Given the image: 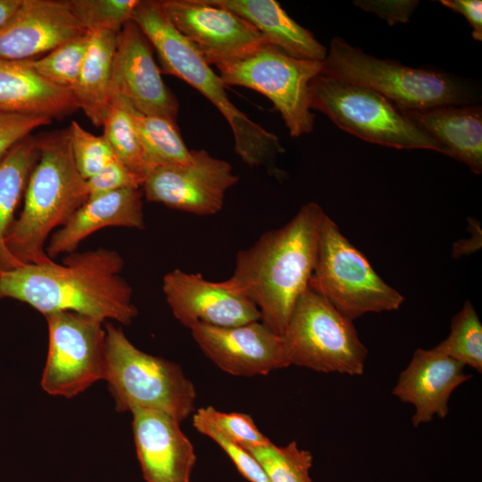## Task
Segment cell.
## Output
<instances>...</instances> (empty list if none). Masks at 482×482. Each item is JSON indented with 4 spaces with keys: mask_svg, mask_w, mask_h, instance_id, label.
<instances>
[{
    "mask_svg": "<svg viewBox=\"0 0 482 482\" xmlns=\"http://www.w3.org/2000/svg\"><path fill=\"white\" fill-rule=\"evenodd\" d=\"M123 267L121 255L104 247L69 253L62 263L22 264L0 274V299L25 303L44 316L73 312L129 325L138 311Z\"/></svg>",
    "mask_w": 482,
    "mask_h": 482,
    "instance_id": "6da1fadb",
    "label": "cell"
},
{
    "mask_svg": "<svg viewBox=\"0 0 482 482\" xmlns=\"http://www.w3.org/2000/svg\"><path fill=\"white\" fill-rule=\"evenodd\" d=\"M325 214L318 204H304L287 223L237 254L229 280L257 307L261 322L279 336L309 286Z\"/></svg>",
    "mask_w": 482,
    "mask_h": 482,
    "instance_id": "7a4b0ae2",
    "label": "cell"
},
{
    "mask_svg": "<svg viewBox=\"0 0 482 482\" xmlns=\"http://www.w3.org/2000/svg\"><path fill=\"white\" fill-rule=\"evenodd\" d=\"M156 51L161 72L175 76L207 98L228 121L234 137V150L250 167L263 166L281 177L275 166L285 153L279 138L251 120L229 99L226 84L200 53L170 23L159 1L139 0L132 19Z\"/></svg>",
    "mask_w": 482,
    "mask_h": 482,
    "instance_id": "3957f363",
    "label": "cell"
},
{
    "mask_svg": "<svg viewBox=\"0 0 482 482\" xmlns=\"http://www.w3.org/2000/svg\"><path fill=\"white\" fill-rule=\"evenodd\" d=\"M37 138L38 160L28 179L23 208L6 238L9 252L22 264L51 262L46 241L88 199L86 179L74 162L69 128Z\"/></svg>",
    "mask_w": 482,
    "mask_h": 482,
    "instance_id": "277c9868",
    "label": "cell"
},
{
    "mask_svg": "<svg viewBox=\"0 0 482 482\" xmlns=\"http://www.w3.org/2000/svg\"><path fill=\"white\" fill-rule=\"evenodd\" d=\"M321 74L373 89L401 109L472 104L476 100L470 85L456 76L379 59L338 37L331 40Z\"/></svg>",
    "mask_w": 482,
    "mask_h": 482,
    "instance_id": "5b68a950",
    "label": "cell"
},
{
    "mask_svg": "<svg viewBox=\"0 0 482 482\" xmlns=\"http://www.w3.org/2000/svg\"><path fill=\"white\" fill-rule=\"evenodd\" d=\"M105 330L104 379L117 411L152 410L179 423L195 411L194 384L179 364L139 350L112 323Z\"/></svg>",
    "mask_w": 482,
    "mask_h": 482,
    "instance_id": "8992f818",
    "label": "cell"
},
{
    "mask_svg": "<svg viewBox=\"0 0 482 482\" xmlns=\"http://www.w3.org/2000/svg\"><path fill=\"white\" fill-rule=\"evenodd\" d=\"M310 107L362 140L397 149H427L445 154L441 145L379 93L324 74L309 85Z\"/></svg>",
    "mask_w": 482,
    "mask_h": 482,
    "instance_id": "52a82bcc",
    "label": "cell"
},
{
    "mask_svg": "<svg viewBox=\"0 0 482 482\" xmlns=\"http://www.w3.org/2000/svg\"><path fill=\"white\" fill-rule=\"evenodd\" d=\"M308 287L351 320L370 312L397 310L404 300L380 278L327 213Z\"/></svg>",
    "mask_w": 482,
    "mask_h": 482,
    "instance_id": "ba28073f",
    "label": "cell"
},
{
    "mask_svg": "<svg viewBox=\"0 0 482 482\" xmlns=\"http://www.w3.org/2000/svg\"><path fill=\"white\" fill-rule=\"evenodd\" d=\"M290 365L324 373L360 376L368 354L353 320L307 287L281 336Z\"/></svg>",
    "mask_w": 482,
    "mask_h": 482,
    "instance_id": "9c48e42d",
    "label": "cell"
},
{
    "mask_svg": "<svg viewBox=\"0 0 482 482\" xmlns=\"http://www.w3.org/2000/svg\"><path fill=\"white\" fill-rule=\"evenodd\" d=\"M216 67L226 86L244 87L270 100L290 136L298 137L313 130L309 85L321 73L322 62L295 58L265 44L243 58Z\"/></svg>",
    "mask_w": 482,
    "mask_h": 482,
    "instance_id": "30bf717a",
    "label": "cell"
},
{
    "mask_svg": "<svg viewBox=\"0 0 482 482\" xmlns=\"http://www.w3.org/2000/svg\"><path fill=\"white\" fill-rule=\"evenodd\" d=\"M45 318L48 350L40 382L43 390L71 398L104 379V321L73 312L49 313Z\"/></svg>",
    "mask_w": 482,
    "mask_h": 482,
    "instance_id": "8fae6325",
    "label": "cell"
},
{
    "mask_svg": "<svg viewBox=\"0 0 482 482\" xmlns=\"http://www.w3.org/2000/svg\"><path fill=\"white\" fill-rule=\"evenodd\" d=\"M238 180L229 162L205 150H192L187 162L150 170L141 189L149 202L207 216L221 211L227 191Z\"/></svg>",
    "mask_w": 482,
    "mask_h": 482,
    "instance_id": "7c38bea8",
    "label": "cell"
},
{
    "mask_svg": "<svg viewBox=\"0 0 482 482\" xmlns=\"http://www.w3.org/2000/svg\"><path fill=\"white\" fill-rule=\"evenodd\" d=\"M159 4L210 66L243 58L267 44L245 20L205 0H162Z\"/></svg>",
    "mask_w": 482,
    "mask_h": 482,
    "instance_id": "4fadbf2b",
    "label": "cell"
},
{
    "mask_svg": "<svg viewBox=\"0 0 482 482\" xmlns=\"http://www.w3.org/2000/svg\"><path fill=\"white\" fill-rule=\"evenodd\" d=\"M162 291L174 317L188 328L198 323L229 328L261 320L257 307L229 278L214 282L175 269L164 275Z\"/></svg>",
    "mask_w": 482,
    "mask_h": 482,
    "instance_id": "5bb4252c",
    "label": "cell"
},
{
    "mask_svg": "<svg viewBox=\"0 0 482 482\" xmlns=\"http://www.w3.org/2000/svg\"><path fill=\"white\" fill-rule=\"evenodd\" d=\"M153 46L132 20L116 35L112 96H125L138 112L177 120L179 102L165 85L154 58Z\"/></svg>",
    "mask_w": 482,
    "mask_h": 482,
    "instance_id": "9a60e30c",
    "label": "cell"
},
{
    "mask_svg": "<svg viewBox=\"0 0 482 482\" xmlns=\"http://www.w3.org/2000/svg\"><path fill=\"white\" fill-rule=\"evenodd\" d=\"M189 329L206 357L231 375H265L290 365L281 336L260 321L229 328L198 323Z\"/></svg>",
    "mask_w": 482,
    "mask_h": 482,
    "instance_id": "2e32d148",
    "label": "cell"
},
{
    "mask_svg": "<svg viewBox=\"0 0 482 482\" xmlns=\"http://www.w3.org/2000/svg\"><path fill=\"white\" fill-rule=\"evenodd\" d=\"M87 33L67 0H21L0 28V58L34 60Z\"/></svg>",
    "mask_w": 482,
    "mask_h": 482,
    "instance_id": "e0dca14e",
    "label": "cell"
},
{
    "mask_svg": "<svg viewBox=\"0 0 482 482\" xmlns=\"http://www.w3.org/2000/svg\"><path fill=\"white\" fill-rule=\"evenodd\" d=\"M132 413L137 459L146 482H190L194 446L170 416L152 410Z\"/></svg>",
    "mask_w": 482,
    "mask_h": 482,
    "instance_id": "ac0fdd59",
    "label": "cell"
},
{
    "mask_svg": "<svg viewBox=\"0 0 482 482\" xmlns=\"http://www.w3.org/2000/svg\"><path fill=\"white\" fill-rule=\"evenodd\" d=\"M470 378L462 364L435 348H418L400 373L392 394L414 406L411 422L418 427L430 422L435 416L444 419L451 395Z\"/></svg>",
    "mask_w": 482,
    "mask_h": 482,
    "instance_id": "d6986e66",
    "label": "cell"
},
{
    "mask_svg": "<svg viewBox=\"0 0 482 482\" xmlns=\"http://www.w3.org/2000/svg\"><path fill=\"white\" fill-rule=\"evenodd\" d=\"M141 188H123L90 197L59 229L52 233L46 251L52 259L76 252L79 244L108 227L145 228Z\"/></svg>",
    "mask_w": 482,
    "mask_h": 482,
    "instance_id": "ffe728a7",
    "label": "cell"
},
{
    "mask_svg": "<svg viewBox=\"0 0 482 482\" xmlns=\"http://www.w3.org/2000/svg\"><path fill=\"white\" fill-rule=\"evenodd\" d=\"M79 109L71 90L40 77L26 61L0 58V112L62 119Z\"/></svg>",
    "mask_w": 482,
    "mask_h": 482,
    "instance_id": "44dd1931",
    "label": "cell"
},
{
    "mask_svg": "<svg viewBox=\"0 0 482 482\" xmlns=\"http://www.w3.org/2000/svg\"><path fill=\"white\" fill-rule=\"evenodd\" d=\"M399 109L437 141L444 148L445 154L465 163L474 173L481 174V106L472 104L424 110Z\"/></svg>",
    "mask_w": 482,
    "mask_h": 482,
    "instance_id": "7402d4cb",
    "label": "cell"
},
{
    "mask_svg": "<svg viewBox=\"0 0 482 482\" xmlns=\"http://www.w3.org/2000/svg\"><path fill=\"white\" fill-rule=\"evenodd\" d=\"M205 1L237 14L253 25L267 44L292 57L323 62L327 56L326 47L275 0Z\"/></svg>",
    "mask_w": 482,
    "mask_h": 482,
    "instance_id": "603a6c76",
    "label": "cell"
},
{
    "mask_svg": "<svg viewBox=\"0 0 482 482\" xmlns=\"http://www.w3.org/2000/svg\"><path fill=\"white\" fill-rule=\"evenodd\" d=\"M116 35L91 33L90 43L71 92L79 109L96 127H102L112 106V63Z\"/></svg>",
    "mask_w": 482,
    "mask_h": 482,
    "instance_id": "cb8c5ba5",
    "label": "cell"
},
{
    "mask_svg": "<svg viewBox=\"0 0 482 482\" xmlns=\"http://www.w3.org/2000/svg\"><path fill=\"white\" fill-rule=\"evenodd\" d=\"M38 156L37 138L29 135L0 159V274L22 265L9 252L6 238Z\"/></svg>",
    "mask_w": 482,
    "mask_h": 482,
    "instance_id": "d4e9b609",
    "label": "cell"
},
{
    "mask_svg": "<svg viewBox=\"0 0 482 482\" xmlns=\"http://www.w3.org/2000/svg\"><path fill=\"white\" fill-rule=\"evenodd\" d=\"M112 97L131 120L141 146L146 173L158 166L185 163L191 159L192 150L185 144L177 120L142 113L120 94L113 93Z\"/></svg>",
    "mask_w": 482,
    "mask_h": 482,
    "instance_id": "484cf974",
    "label": "cell"
},
{
    "mask_svg": "<svg viewBox=\"0 0 482 482\" xmlns=\"http://www.w3.org/2000/svg\"><path fill=\"white\" fill-rule=\"evenodd\" d=\"M434 348L464 367L482 372V324L469 300L453 317L448 337Z\"/></svg>",
    "mask_w": 482,
    "mask_h": 482,
    "instance_id": "4316f807",
    "label": "cell"
},
{
    "mask_svg": "<svg viewBox=\"0 0 482 482\" xmlns=\"http://www.w3.org/2000/svg\"><path fill=\"white\" fill-rule=\"evenodd\" d=\"M259 462L270 482H312V455L295 441L278 446L270 441L242 446Z\"/></svg>",
    "mask_w": 482,
    "mask_h": 482,
    "instance_id": "83f0119b",
    "label": "cell"
},
{
    "mask_svg": "<svg viewBox=\"0 0 482 482\" xmlns=\"http://www.w3.org/2000/svg\"><path fill=\"white\" fill-rule=\"evenodd\" d=\"M91 33L70 40L43 57L26 61L40 77L48 82L71 90L79 78Z\"/></svg>",
    "mask_w": 482,
    "mask_h": 482,
    "instance_id": "f1b7e54d",
    "label": "cell"
},
{
    "mask_svg": "<svg viewBox=\"0 0 482 482\" xmlns=\"http://www.w3.org/2000/svg\"><path fill=\"white\" fill-rule=\"evenodd\" d=\"M102 127L103 136L116 157L144 179L146 168L137 136L128 112L113 97L112 106Z\"/></svg>",
    "mask_w": 482,
    "mask_h": 482,
    "instance_id": "f546056e",
    "label": "cell"
},
{
    "mask_svg": "<svg viewBox=\"0 0 482 482\" xmlns=\"http://www.w3.org/2000/svg\"><path fill=\"white\" fill-rule=\"evenodd\" d=\"M139 0H67V4L84 29L94 33L117 34L132 19Z\"/></svg>",
    "mask_w": 482,
    "mask_h": 482,
    "instance_id": "4dcf8cb0",
    "label": "cell"
},
{
    "mask_svg": "<svg viewBox=\"0 0 482 482\" xmlns=\"http://www.w3.org/2000/svg\"><path fill=\"white\" fill-rule=\"evenodd\" d=\"M76 167L86 180L101 171L117 157L104 136H96L75 120L69 127Z\"/></svg>",
    "mask_w": 482,
    "mask_h": 482,
    "instance_id": "1f68e13d",
    "label": "cell"
},
{
    "mask_svg": "<svg viewBox=\"0 0 482 482\" xmlns=\"http://www.w3.org/2000/svg\"><path fill=\"white\" fill-rule=\"evenodd\" d=\"M193 420L210 427L220 436L241 446L262 445L270 440L260 432L253 419L243 413H226L212 406L200 408Z\"/></svg>",
    "mask_w": 482,
    "mask_h": 482,
    "instance_id": "d6a6232c",
    "label": "cell"
},
{
    "mask_svg": "<svg viewBox=\"0 0 482 482\" xmlns=\"http://www.w3.org/2000/svg\"><path fill=\"white\" fill-rule=\"evenodd\" d=\"M193 426L218 444L230 458L238 472L249 482H270L253 456L241 445L220 436L204 423L193 420Z\"/></svg>",
    "mask_w": 482,
    "mask_h": 482,
    "instance_id": "836d02e7",
    "label": "cell"
},
{
    "mask_svg": "<svg viewBox=\"0 0 482 482\" xmlns=\"http://www.w3.org/2000/svg\"><path fill=\"white\" fill-rule=\"evenodd\" d=\"M86 182L90 198L123 188H141L144 179L116 158Z\"/></svg>",
    "mask_w": 482,
    "mask_h": 482,
    "instance_id": "e575fe53",
    "label": "cell"
},
{
    "mask_svg": "<svg viewBox=\"0 0 482 482\" xmlns=\"http://www.w3.org/2000/svg\"><path fill=\"white\" fill-rule=\"evenodd\" d=\"M52 121L44 116L0 112V159L33 130Z\"/></svg>",
    "mask_w": 482,
    "mask_h": 482,
    "instance_id": "d590c367",
    "label": "cell"
},
{
    "mask_svg": "<svg viewBox=\"0 0 482 482\" xmlns=\"http://www.w3.org/2000/svg\"><path fill=\"white\" fill-rule=\"evenodd\" d=\"M413 0H358L353 4L359 8L377 14L390 26L406 23L419 4Z\"/></svg>",
    "mask_w": 482,
    "mask_h": 482,
    "instance_id": "8d00e7d4",
    "label": "cell"
},
{
    "mask_svg": "<svg viewBox=\"0 0 482 482\" xmlns=\"http://www.w3.org/2000/svg\"><path fill=\"white\" fill-rule=\"evenodd\" d=\"M440 3L462 14L472 28V37L482 41V1L481 0H441Z\"/></svg>",
    "mask_w": 482,
    "mask_h": 482,
    "instance_id": "74e56055",
    "label": "cell"
},
{
    "mask_svg": "<svg viewBox=\"0 0 482 482\" xmlns=\"http://www.w3.org/2000/svg\"><path fill=\"white\" fill-rule=\"evenodd\" d=\"M21 0H0V28L12 17Z\"/></svg>",
    "mask_w": 482,
    "mask_h": 482,
    "instance_id": "f35d334b",
    "label": "cell"
}]
</instances>
